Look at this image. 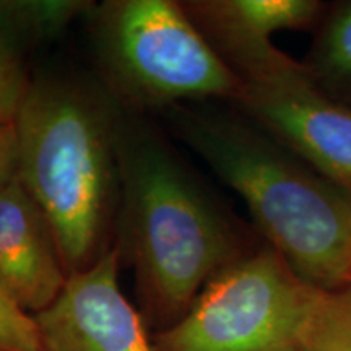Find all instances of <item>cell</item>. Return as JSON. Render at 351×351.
Returning a JSON list of instances; mask_svg holds the SVG:
<instances>
[{
	"instance_id": "1",
	"label": "cell",
	"mask_w": 351,
	"mask_h": 351,
	"mask_svg": "<svg viewBox=\"0 0 351 351\" xmlns=\"http://www.w3.org/2000/svg\"><path fill=\"white\" fill-rule=\"evenodd\" d=\"M117 165L114 245L134 270L153 335L179 322L219 271L256 247L147 116L121 106Z\"/></svg>"
},
{
	"instance_id": "2",
	"label": "cell",
	"mask_w": 351,
	"mask_h": 351,
	"mask_svg": "<svg viewBox=\"0 0 351 351\" xmlns=\"http://www.w3.org/2000/svg\"><path fill=\"white\" fill-rule=\"evenodd\" d=\"M169 129L238 192L267 244L320 289L351 282V195L244 116L195 101Z\"/></svg>"
},
{
	"instance_id": "3",
	"label": "cell",
	"mask_w": 351,
	"mask_h": 351,
	"mask_svg": "<svg viewBox=\"0 0 351 351\" xmlns=\"http://www.w3.org/2000/svg\"><path fill=\"white\" fill-rule=\"evenodd\" d=\"M15 127L20 181L46 215L67 275L91 269L116 236L117 104L101 85L39 73Z\"/></svg>"
},
{
	"instance_id": "4",
	"label": "cell",
	"mask_w": 351,
	"mask_h": 351,
	"mask_svg": "<svg viewBox=\"0 0 351 351\" xmlns=\"http://www.w3.org/2000/svg\"><path fill=\"white\" fill-rule=\"evenodd\" d=\"M99 85L134 114L207 99L236 103L243 82L187 16L181 0H104L86 12Z\"/></svg>"
},
{
	"instance_id": "5",
	"label": "cell",
	"mask_w": 351,
	"mask_h": 351,
	"mask_svg": "<svg viewBox=\"0 0 351 351\" xmlns=\"http://www.w3.org/2000/svg\"><path fill=\"white\" fill-rule=\"evenodd\" d=\"M320 291L265 244L219 271L179 322L153 333V348L301 351Z\"/></svg>"
},
{
	"instance_id": "6",
	"label": "cell",
	"mask_w": 351,
	"mask_h": 351,
	"mask_svg": "<svg viewBox=\"0 0 351 351\" xmlns=\"http://www.w3.org/2000/svg\"><path fill=\"white\" fill-rule=\"evenodd\" d=\"M236 106L276 142L351 195V109L313 85L304 65L244 85Z\"/></svg>"
},
{
	"instance_id": "7",
	"label": "cell",
	"mask_w": 351,
	"mask_h": 351,
	"mask_svg": "<svg viewBox=\"0 0 351 351\" xmlns=\"http://www.w3.org/2000/svg\"><path fill=\"white\" fill-rule=\"evenodd\" d=\"M117 247L70 275L60 295L34 314L44 351H155L152 332L119 287Z\"/></svg>"
},
{
	"instance_id": "8",
	"label": "cell",
	"mask_w": 351,
	"mask_h": 351,
	"mask_svg": "<svg viewBox=\"0 0 351 351\" xmlns=\"http://www.w3.org/2000/svg\"><path fill=\"white\" fill-rule=\"evenodd\" d=\"M181 5L243 85L300 69L271 36L282 29H315L326 12L317 0H181Z\"/></svg>"
},
{
	"instance_id": "9",
	"label": "cell",
	"mask_w": 351,
	"mask_h": 351,
	"mask_svg": "<svg viewBox=\"0 0 351 351\" xmlns=\"http://www.w3.org/2000/svg\"><path fill=\"white\" fill-rule=\"evenodd\" d=\"M67 278L46 215L15 179L0 189V291L34 315L60 295Z\"/></svg>"
},
{
	"instance_id": "10",
	"label": "cell",
	"mask_w": 351,
	"mask_h": 351,
	"mask_svg": "<svg viewBox=\"0 0 351 351\" xmlns=\"http://www.w3.org/2000/svg\"><path fill=\"white\" fill-rule=\"evenodd\" d=\"M91 2L0 0V121H15L34 80L33 57L60 36Z\"/></svg>"
},
{
	"instance_id": "11",
	"label": "cell",
	"mask_w": 351,
	"mask_h": 351,
	"mask_svg": "<svg viewBox=\"0 0 351 351\" xmlns=\"http://www.w3.org/2000/svg\"><path fill=\"white\" fill-rule=\"evenodd\" d=\"M302 65L320 93L351 109V0L322 15Z\"/></svg>"
},
{
	"instance_id": "12",
	"label": "cell",
	"mask_w": 351,
	"mask_h": 351,
	"mask_svg": "<svg viewBox=\"0 0 351 351\" xmlns=\"http://www.w3.org/2000/svg\"><path fill=\"white\" fill-rule=\"evenodd\" d=\"M301 351H351V282L320 291Z\"/></svg>"
},
{
	"instance_id": "13",
	"label": "cell",
	"mask_w": 351,
	"mask_h": 351,
	"mask_svg": "<svg viewBox=\"0 0 351 351\" xmlns=\"http://www.w3.org/2000/svg\"><path fill=\"white\" fill-rule=\"evenodd\" d=\"M0 351H44L33 315L0 291Z\"/></svg>"
},
{
	"instance_id": "14",
	"label": "cell",
	"mask_w": 351,
	"mask_h": 351,
	"mask_svg": "<svg viewBox=\"0 0 351 351\" xmlns=\"http://www.w3.org/2000/svg\"><path fill=\"white\" fill-rule=\"evenodd\" d=\"M19 178L20 152L15 121H0V189Z\"/></svg>"
}]
</instances>
